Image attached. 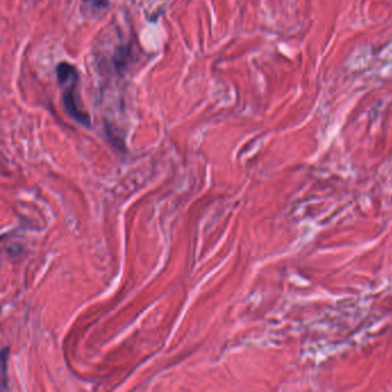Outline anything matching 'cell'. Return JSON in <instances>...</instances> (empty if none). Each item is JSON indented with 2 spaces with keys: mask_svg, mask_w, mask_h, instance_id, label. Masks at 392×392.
<instances>
[{
  "mask_svg": "<svg viewBox=\"0 0 392 392\" xmlns=\"http://www.w3.org/2000/svg\"><path fill=\"white\" fill-rule=\"evenodd\" d=\"M84 2L91 4V5H94L96 7H99V8L106 6L107 4H108L107 0H84Z\"/></svg>",
  "mask_w": 392,
  "mask_h": 392,
  "instance_id": "2",
  "label": "cell"
},
{
  "mask_svg": "<svg viewBox=\"0 0 392 392\" xmlns=\"http://www.w3.org/2000/svg\"><path fill=\"white\" fill-rule=\"evenodd\" d=\"M56 79L62 90V103L68 115L82 126L90 128L91 118L80 102V72L74 64L62 61L56 66Z\"/></svg>",
  "mask_w": 392,
  "mask_h": 392,
  "instance_id": "1",
  "label": "cell"
}]
</instances>
